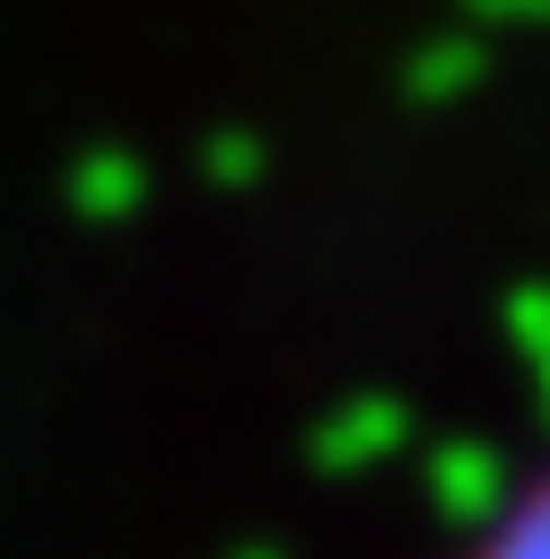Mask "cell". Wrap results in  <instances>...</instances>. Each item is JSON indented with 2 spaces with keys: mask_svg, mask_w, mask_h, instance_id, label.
<instances>
[{
  "mask_svg": "<svg viewBox=\"0 0 550 559\" xmlns=\"http://www.w3.org/2000/svg\"><path fill=\"white\" fill-rule=\"evenodd\" d=\"M466 559H550V466H534V475L500 500V518L475 534Z\"/></svg>",
  "mask_w": 550,
  "mask_h": 559,
  "instance_id": "cell-1",
  "label": "cell"
}]
</instances>
